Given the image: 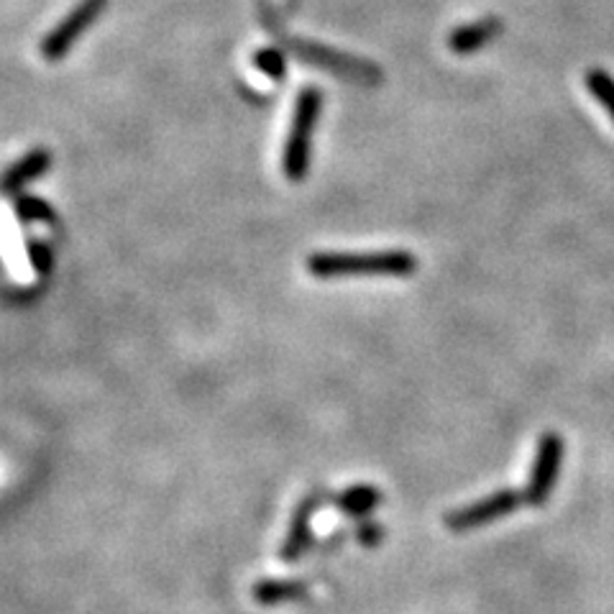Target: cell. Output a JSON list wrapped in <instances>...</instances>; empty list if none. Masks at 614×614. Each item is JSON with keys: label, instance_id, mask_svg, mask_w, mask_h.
Listing matches in <instances>:
<instances>
[{"label": "cell", "instance_id": "6da1fadb", "mask_svg": "<svg viewBox=\"0 0 614 614\" xmlns=\"http://www.w3.org/2000/svg\"><path fill=\"white\" fill-rule=\"evenodd\" d=\"M307 272L318 279L338 277H412L418 272V256L410 251H371V254H313L307 259Z\"/></svg>", "mask_w": 614, "mask_h": 614}, {"label": "cell", "instance_id": "7a4b0ae2", "mask_svg": "<svg viewBox=\"0 0 614 614\" xmlns=\"http://www.w3.org/2000/svg\"><path fill=\"white\" fill-rule=\"evenodd\" d=\"M320 111H323V93L318 87H305L297 95L295 113H292V128L287 134L282 154V172L290 182H302L310 172V157H313V136L318 126Z\"/></svg>", "mask_w": 614, "mask_h": 614}, {"label": "cell", "instance_id": "3957f363", "mask_svg": "<svg viewBox=\"0 0 614 614\" xmlns=\"http://www.w3.org/2000/svg\"><path fill=\"white\" fill-rule=\"evenodd\" d=\"M563 438L553 430L540 435L538 448H535V461L533 469H530L528 484L522 489L525 494V502L533 504V507H543L548 499H551L553 489L558 484V476H561V466H563Z\"/></svg>", "mask_w": 614, "mask_h": 614}, {"label": "cell", "instance_id": "277c9868", "mask_svg": "<svg viewBox=\"0 0 614 614\" xmlns=\"http://www.w3.org/2000/svg\"><path fill=\"white\" fill-rule=\"evenodd\" d=\"M522 502H525V494L517 492V489H497V492L476 499V502L466 504V507L448 512L446 528L453 530V533H469V530L484 528L489 522L510 517L512 512H517Z\"/></svg>", "mask_w": 614, "mask_h": 614}, {"label": "cell", "instance_id": "5b68a950", "mask_svg": "<svg viewBox=\"0 0 614 614\" xmlns=\"http://www.w3.org/2000/svg\"><path fill=\"white\" fill-rule=\"evenodd\" d=\"M105 8H108V0H80V3L44 36V41H41V57L47 59V62H59V59L67 57L70 49L77 44V39L98 21V16Z\"/></svg>", "mask_w": 614, "mask_h": 614}, {"label": "cell", "instance_id": "8992f818", "mask_svg": "<svg viewBox=\"0 0 614 614\" xmlns=\"http://www.w3.org/2000/svg\"><path fill=\"white\" fill-rule=\"evenodd\" d=\"M295 49L297 54H300V59H305V64H313V67L328 70L333 72V75L351 77V80L361 82V85H377V80L382 77L374 64L346 57V54L331 52V49L315 47V44H297Z\"/></svg>", "mask_w": 614, "mask_h": 614}, {"label": "cell", "instance_id": "52a82bcc", "mask_svg": "<svg viewBox=\"0 0 614 614\" xmlns=\"http://www.w3.org/2000/svg\"><path fill=\"white\" fill-rule=\"evenodd\" d=\"M502 29L504 26L497 16L458 26V29L451 31V36H448V49H451L453 54H458V57H469V54H476L484 47H489V44L502 34Z\"/></svg>", "mask_w": 614, "mask_h": 614}, {"label": "cell", "instance_id": "ba28073f", "mask_svg": "<svg viewBox=\"0 0 614 614\" xmlns=\"http://www.w3.org/2000/svg\"><path fill=\"white\" fill-rule=\"evenodd\" d=\"M318 507V497H307L305 502L297 507L295 517L290 522V533H287V540L282 545V561L292 563L305 553V548L310 545V522H313V512Z\"/></svg>", "mask_w": 614, "mask_h": 614}, {"label": "cell", "instance_id": "9c48e42d", "mask_svg": "<svg viewBox=\"0 0 614 614\" xmlns=\"http://www.w3.org/2000/svg\"><path fill=\"white\" fill-rule=\"evenodd\" d=\"M49 164H52V154H49L47 149L29 151L24 159H18V162L13 164L6 174H3L0 187H3L6 192L21 190V187L29 185L31 180H36V177H41V174L47 172Z\"/></svg>", "mask_w": 614, "mask_h": 614}, {"label": "cell", "instance_id": "30bf717a", "mask_svg": "<svg viewBox=\"0 0 614 614\" xmlns=\"http://www.w3.org/2000/svg\"><path fill=\"white\" fill-rule=\"evenodd\" d=\"M384 494L382 489L374 487V484H356V487H348L346 492H341V497L336 499L341 512L351 517H366L377 510L382 504Z\"/></svg>", "mask_w": 614, "mask_h": 614}, {"label": "cell", "instance_id": "8fae6325", "mask_svg": "<svg viewBox=\"0 0 614 614\" xmlns=\"http://www.w3.org/2000/svg\"><path fill=\"white\" fill-rule=\"evenodd\" d=\"M584 82L586 90L597 98V103L602 105L607 116L614 121V77L604 70H589Z\"/></svg>", "mask_w": 614, "mask_h": 614}, {"label": "cell", "instance_id": "7c38bea8", "mask_svg": "<svg viewBox=\"0 0 614 614\" xmlns=\"http://www.w3.org/2000/svg\"><path fill=\"white\" fill-rule=\"evenodd\" d=\"M256 599L264 604H277L284 602V599H297L305 594L302 584L297 581H261L259 586L254 589Z\"/></svg>", "mask_w": 614, "mask_h": 614}, {"label": "cell", "instance_id": "4fadbf2b", "mask_svg": "<svg viewBox=\"0 0 614 614\" xmlns=\"http://www.w3.org/2000/svg\"><path fill=\"white\" fill-rule=\"evenodd\" d=\"M254 64L264 75L272 77V80H282V77L287 75V59H284V54L279 52V49H259L254 57Z\"/></svg>", "mask_w": 614, "mask_h": 614}, {"label": "cell", "instance_id": "5bb4252c", "mask_svg": "<svg viewBox=\"0 0 614 614\" xmlns=\"http://www.w3.org/2000/svg\"><path fill=\"white\" fill-rule=\"evenodd\" d=\"M16 213L21 221H47V218H52V210L47 208V203L36 200V197H21L16 203Z\"/></svg>", "mask_w": 614, "mask_h": 614}, {"label": "cell", "instance_id": "9a60e30c", "mask_svg": "<svg viewBox=\"0 0 614 614\" xmlns=\"http://www.w3.org/2000/svg\"><path fill=\"white\" fill-rule=\"evenodd\" d=\"M356 538H359L361 545H369V548H374V545H379L384 540V528L379 525V522L369 520V522H364V525H359V530H356Z\"/></svg>", "mask_w": 614, "mask_h": 614}, {"label": "cell", "instance_id": "2e32d148", "mask_svg": "<svg viewBox=\"0 0 614 614\" xmlns=\"http://www.w3.org/2000/svg\"><path fill=\"white\" fill-rule=\"evenodd\" d=\"M31 261L39 272H47L49 269V251L44 249V244H31Z\"/></svg>", "mask_w": 614, "mask_h": 614}]
</instances>
